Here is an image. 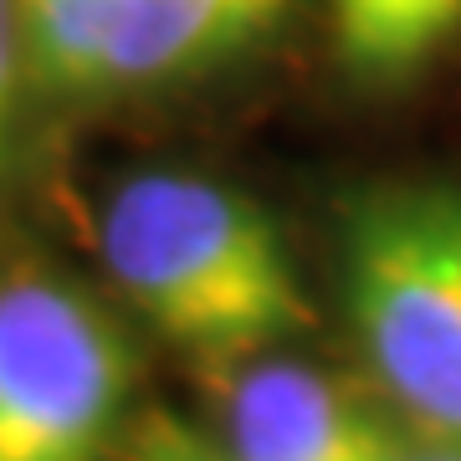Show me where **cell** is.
Segmentation results:
<instances>
[{
    "label": "cell",
    "instance_id": "obj_11",
    "mask_svg": "<svg viewBox=\"0 0 461 461\" xmlns=\"http://www.w3.org/2000/svg\"><path fill=\"white\" fill-rule=\"evenodd\" d=\"M251 5H257V11H262V16L272 21V16H277V5H282V0H251Z\"/></svg>",
    "mask_w": 461,
    "mask_h": 461
},
{
    "label": "cell",
    "instance_id": "obj_8",
    "mask_svg": "<svg viewBox=\"0 0 461 461\" xmlns=\"http://www.w3.org/2000/svg\"><path fill=\"white\" fill-rule=\"evenodd\" d=\"M21 72H26V51H21V32H16V5L0 0V165H5V149H11Z\"/></svg>",
    "mask_w": 461,
    "mask_h": 461
},
{
    "label": "cell",
    "instance_id": "obj_1",
    "mask_svg": "<svg viewBox=\"0 0 461 461\" xmlns=\"http://www.w3.org/2000/svg\"><path fill=\"white\" fill-rule=\"evenodd\" d=\"M103 262L159 339L215 364H241L313 323L277 221L211 175L123 180L103 211Z\"/></svg>",
    "mask_w": 461,
    "mask_h": 461
},
{
    "label": "cell",
    "instance_id": "obj_4",
    "mask_svg": "<svg viewBox=\"0 0 461 461\" xmlns=\"http://www.w3.org/2000/svg\"><path fill=\"white\" fill-rule=\"evenodd\" d=\"M400 451L344 384L308 364L262 359L230 384V461H400Z\"/></svg>",
    "mask_w": 461,
    "mask_h": 461
},
{
    "label": "cell",
    "instance_id": "obj_2",
    "mask_svg": "<svg viewBox=\"0 0 461 461\" xmlns=\"http://www.w3.org/2000/svg\"><path fill=\"white\" fill-rule=\"evenodd\" d=\"M348 318L379 384L430 441L461 446V190H384L348 215Z\"/></svg>",
    "mask_w": 461,
    "mask_h": 461
},
{
    "label": "cell",
    "instance_id": "obj_10",
    "mask_svg": "<svg viewBox=\"0 0 461 461\" xmlns=\"http://www.w3.org/2000/svg\"><path fill=\"white\" fill-rule=\"evenodd\" d=\"M400 461H461V446L456 441H430L420 451H400Z\"/></svg>",
    "mask_w": 461,
    "mask_h": 461
},
{
    "label": "cell",
    "instance_id": "obj_5",
    "mask_svg": "<svg viewBox=\"0 0 461 461\" xmlns=\"http://www.w3.org/2000/svg\"><path fill=\"white\" fill-rule=\"evenodd\" d=\"M251 0H113V32L103 57V87L154 83L262 32Z\"/></svg>",
    "mask_w": 461,
    "mask_h": 461
},
{
    "label": "cell",
    "instance_id": "obj_3",
    "mask_svg": "<svg viewBox=\"0 0 461 461\" xmlns=\"http://www.w3.org/2000/svg\"><path fill=\"white\" fill-rule=\"evenodd\" d=\"M133 354L98 303L51 277L0 287V461H103Z\"/></svg>",
    "mask_w": 461,
    "mask_h": 461
},
{
    "label": "cell",
    "instance_id": "obj_6",
    "mask_svg": "<svg viewBox=\"0 0 461 461\" xmlns=\"http://www.w3.org/2000/svg\"><path fill=\"white\" fill-rule=\"evenodd\" d=\"M461 32V0H333V36L359 77H405Z\"/></svg>",
    "mask_w": 461,
    "mask_h": 461
},
{
    "label": "cell",
    "instance_id": "obj_9",
    "mask_svg": "<svg viewBox=\"0 0 461 461\" xmlns=\"http://www.w3.org/2000/svg\"><path fill=\"white\" fill-rule=\"evenodd\" d=\"M133 461H230V456H226V446H211L205 436H195L180 420H159L144 436V446H139Z\"/></svg>",
    "mask_w": 461,
    "mask_h": 461
},
{
    "label": "cell",
    "instance_id": "obj_7",
    "mask_svg": "<svg viewBox=\"0 0 461 461\" xmlns=\"http://www.w3.org/2000/svg\"><path fill=\"white\" fill-rule=\"evenodd\" d=\"M26 72L62 93L103 87V57L113 32V0H11Z\"/></svg>",
    "mask_w": 461,
    "mask_h": 461
}]
</instances>
